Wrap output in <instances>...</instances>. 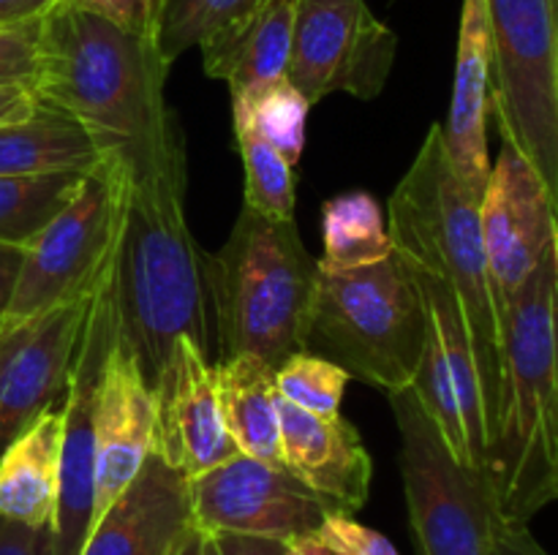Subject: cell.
Returning <instances> with one entry per match:
<instances>
[{"mask_svg": "<svg viewBox=\"0 0 558 555\" xmlns=\"http://www.w3.org/2000/svg\"><path fill=\"white\" fill-rule=\"evenodd\" d=\"M234 125V139L245 169V207L272 221L294 218V169L243 123Z\"/></svg>", "mask_w": 558, "mask_h": 555, "instance_id": "obj_27", "label": "cell"}, {"mask_svg": "<svg viewBox=\"0 0 558 555\" xmlns=\"http://www.w3.org/2000/svg\"><path fill=\"white\" fill-rule=\"evenodd\" d=\"M311 107L314 103L287 76H281L248 96L232 98V123L254 128L294 169L305 150V123Z\"/></svg>", "mask_w": 558, "mask_h": 555, "instance_id": "obj_25", "label": "cell"}, {"mask_svg": "<svg viewBox=\"0 0 558 555\" xmlns=\"http://www.w3.org/2000/svg\"><path fill=\"white\" fill-rule=\"evenodd\" d=\"M205 270L213 362L256 357L278 370L305 351L319 259L305 248L294 218L272 221L243 207L227 243L207 254Z\"/></svg>", "mask_w": 558, "mask_h": 555, "instance_id": "obj_5", "label": "cell"}, {"mask_svg": "<svg viewBox=\"0 0 558 555\" xmlns=\"http://www.w3.org/2000/svg\"><path fill=\"white\" fill-rule=\"evenodd\" d=\"M202 555H218L216 544H213V539L207 536V533H205V553H202Z\"/></svg>", "mask_w": 558, "mask_h": 555, "instance_id": "obj_41", "label": "cell"}, {"mask_svg": "<svg viewBox=\"0 0 558 555\" xmlns=\"http://www.w3.org/2000/svg\"><path fill=\"white\" fill-rule=\"evenodd\" d=\"M298 0H267L254 14L199 44L205 74L240 98L287 76Z\"/></svg>", "mask_w": 558, "mask_h": 555, "instance_id": "obj_20", "label": "cell"}, {"mask_svg": "<svg viewBox=\"0 0 558 555\" xmlns=\"http://www.w3.org/2000/svg\"><path fill=\"white\" fill-rule=\"evenodd\" d=\"M93 292L27 319L0 321V452L65 397Z\"/></svg>", "mask_w": 558, "mask_h": 555, "instance_id": "obj_14", "label": "cell"}, {"mask_svg": "<svg viewBox=\"0 0 558 555\" xmlns=\"http://www.w3.org/2000/svg\"><path fill=\"white\" fill-rule=\"evenodd\" d=\"M216 544L218 555H287V542L267 536H245V533H207Z\"/></svg>", "mask_w": 558, "mask_h": 555, "instance_id": "obj_35", "label": "cell"}, {"mask_svg": "<svg viewBox=\"0 0 558 555\" xmlns=\"http://www.w3.org/2000/svg\"><path fill=\"white\" fill-rule=\"evenodd\" d=\"M38 22L0 27V87L27 85L36 74Z\"/></svg>", "mask_w": 558, "mask_h": 555, "instance_id": "obj_31", "label": "cell"}, {"mask_svg": "<svg viewBox=\"0 0 558 555\" xmlns=\"http://www.w3.org/2000/svg\"><path fill=\"white\" fill-rule=\"evenodd\" d=\"M76 3L118 22L125 30L158 38V22L169 0H76Z\"/></svg>", "mask_w": 558, "mask_h": 555, "instance_id": "obj_32", "label": "cell"}, {"mask_svg": "<svg viewBox=\"0 0 558 555\" xmlns=\"http://www.w3.org/2000/svg\"><path fill=\"white\" fill-rule=\"evenodd\" d=\"M58 0H0V27L38 22Z\"/></svg>", "mask_w": 558, "mask_h": 555, "instance_id": "obj_36", "label": "cell"}, {"mask_svg": "<svg viewBox=\"0 0 558 555\" xmlns=\"http://www.w3.org/2000/svg\"><path fill=\"white\" fill-rule=\"evenodd\" d=\"M101 150L71 114L38 101L27 118L0 123V177L93 172Z\"/></svg>", "mask_w": 558, "mask_h": 555, "instance_id": "obj_23", "label": "cell"}, {"mask_svg": "<svg viewBox=\"0 0 558 555\" xmlns=\"http://www.w3.org/2000/svg\"><path fill=\"white\" fill-rule=\"evenodd\" d=\"M281 466L338 511L363 509L374 479V460L347 417L322 419L278 397Z\"/></svg>", "mask_w": 558, "mask_h": 555, "instance_id": "obj_18", "label": "cell"}, {"mask_svg": "<svg viewBox=\"0 0 558 555\" xmlns=\"http://www.w3.org/2000/svg\"><path fill=\"white\" fill-rule=\"evenodd\" d=\"M169 60L156 36L125 30L76 0H58L38 20V101L71 114L125 177L185 166L183 131L163 96Z\"/></svg>", "mask_w": 558, "mask_h": 555, "instance_id": "obj_1", "label": "cell"}, {"mask_svg": "<svg viewBox=\"0 0 558 555\" xmlns=\"http://www.w3.org/2000/svg\"><path fill=\"white\" fill-rule=\"evenodd\" d=\"M185 185L189 169L125 183L123 221L109 264L118 341L129 348L150 386L183 337L213 362L207 250H202L185 221Z\"/></svg>", "mask_w": 558, "mask_h": 555, "instance_id": "obj_2", "label": "cell"}, {"mask_svg": "<svg viewBox=\"0 0 558 555\" xmlns=\"http://www.w3.org/2000/svg\"><path fill=\"white\" fill-rule=\"evenodd\" d=\"M47 531L0 517V555H47Z\"/></svg>", "mask_w": 558, "mask_h": 555, "instance_id": "obj_33", "label": "cell"}, {"mask_svg": "<svg viewBox=\"0 0 558 555\" xmlns=\"http://www.w3.org/2000/svg\"><path fill=\"white\" fill-rule=\"evenodd\" d=\"M490 25L485 0H463L458 27L456 79L447 123L441 125L447 156L469 194L483 199L490 174Z\"/></svg>", "mask_w": 558, "mask_h": 555, "instance_id": "obj_19", "label": "cell"}, {"mask_svg": "<svg viewBox=\"0 0 558 555\" xmlns=\"http://www.w3.org/2000/svg\"><path fill=\"white\" fill-rule=\"evenodd\" d=\"M332 555H398L396 544L385 533L363 526L347 511H332L314 533Z\"/></svg>", "mask_w": 558, "mask_h": 555, "instance_id": "obj_30", "label": "cell"}, {"mask_svg": "<svg viewBox=\"0 0 558 555\" xmlns=\"http://www.w3.org/2000/svg\"><path fill=\"white\" fill-rule=\"evenodd\" d=\"M118 245V243H114ZM112 264V259H109ZM109 264L87 308L85 330L71 365L65 390V433L60 457V488L47 555H80L96 520V441H93V400L98 375L109 348L118 341V326L109 299Z\"/></svg>", "mask_w": 558, "mask_h": 555, "instance_id": "obj_12", "label": "cell"}, {"mask_svg": "<svg viewBox=\"0 0 558 555\" xmlns=\"http://www.w3.org/2000/svg\"><path fill=\"white\" fill-rule=\"evenodd\" d=\"M352 375L341 365L314 351H298L276 370V390L292 406L330 419L341 414V400Z\"/></svg>", "mask_w": 558, "mask_h": 555, "instance_id": "obj_29", "label": "cell"}, {"mask_svg": "<svg viewBox=\"0 0 558 555\" xmlns=\"http://www.w3.org/2000/svg\"><path fill=\"white\" fill-rule=\"evenodd\" d=\"M428 337L423 294L407 261L387 259L357 270L319 264L305 351L341 365L352 379L396 395L412 386Z\"/></svg>", "mask_w": 558, "mask_h": 555, "instance_id": "obj_6", "label": "cell"}, {"mask_svg": "<svg viewBox=\"0 0 558 555\" xmlns=\"http://www.w3.org/2000/svg\"><path fill=\"white\" fill-rule=\"evenodd\" d=\"M287 555H332L316 536H300L287 542Z\"/></svg>", "mask_w": 558, "mask_h": 555, "instance_id": "obj_39", "label": "cell"}, {"mask_svg": "<svg viewBox=\"0 0 558 555\" xmlns=\"http://www.w3.org/2000/svg\"><path fill=\"white\" fill-rule=\"evenodd\" d=\"M480 232L505 330L510 305L558 243L548 188L532 163L510 145L501 147L496 163H490L480 199Z\"/></svg>", "mask_w": 558, "mask_h": 555, "instance_id": "obj_13", "label": "cell"}, {"mask_svg": "<svg viewBox=\"0 0 558 555\" xmlns=\"http://www.w3.org/2000/svg\"><path fill=\"white\" fill-rule=\"evenodd\" d=\"M485 473L505 522L558 501V243L505 316V354Z\"/></svg>", "mask_w": 558, "mask_h": 555, "instance_id": "obj_3", "label": "cell"}, {"mask_svg": "<svg viewBox=\"0 0 558 555\" xmlns=\"http://www.w3.org/2000/svg\"><path fill=\"white\" fill-rule=\"evenodd\" d=\"M22 256H25V248L20 245L0 243V319H3L5 308H9L11 292H14L16 275H20Z\"/></svg>", "mask_w": 558, "mask_h": 555, "instance_id": "obj_38", "label": "cell"}, {"mask_svg": "<svg viewBox=\"0 0 558 555\" xmlns=\"http://www.w3.org/2000/svg\"><path fill=\"white\" fill-rule=\"evenodd\" d=\"M156 397L136 359L120 341L112 343L98 375L93 400L96 441V520L134 482L153 452ZM93 520V522H96Z\"/></svg>", "mask_w": 558, "mask_h": 555, "instance_id": "obj_16", "label": "cell"}, {"mask_svg": "<svg viewBox=\"0 0 558 555\" xmlns=\"http://www.w3.org/2000/svg\"><path fill=\"white\" fill-rule=\"evenodd\" d=\"M387 221L398 256L441 278L461 305L490 433L499 403L505 330L480 232V199L458 180L439 123L430 125L412 166L392 190Z\"/></svg>", "mask_w": 558, "mask_h": 555, "instance_id": "obj_4", "label": "cell"}, {"mask_svg": "<svg viewBox=\"0 0 558 555\" xmlns=\"http://www.w3.org/2000/svg\"><path fill=\"white\" fill-rule=\"evenodd\" d=\"M218 406L240 455L281 466V411L276 368L256 357L213 362Z\"/></svg>", "mask_w": 558, "mask_h": 555, "instance_id": "obj_22", "label": "cell"}, {"mask_svg": "<svg viewBox=\"0 0 558 555\" xmlns=\"http://www.w3.org/2000/svg\"><path fill=\"white\" fill-rule=\"evenodd\" d=\"M490 114L548 188L558 223V0H485Z\"/></svg>", "mask_w": 558, "mask_h": 555, "instance_id": "obj_7", "label": "cell"}, {"mask_svg": "<svg viewBox=\"0 0 558 555\" xmlns=\"http://www.w3.org/2000/svg\"><path fill=\"white\" fill-rule=\"evenodd\" d=\"M488 555H550L537 539L532 536L529 526H515V522H499L490 542Z\"/></svg>", "mask_w": 558, "mask_h": 555, "instance_id": "obj_34", "label": "cell"}, {"mask_svg": "<svg viewBox=\"0 0 558 555\" xmlns=\"http://www.w3.org/2000/svg\"><path fill=\"white\" fill-rule=\"evenodd\" d=\"M398 38L365 0H298L287 79L319 103L332 92L371 101L385 90Z\"/></svg>", "mask_w": 558, "mask_h": 555, "instance_id": "obj_10", "label": "cell"}, {"mask_svg": "<svg viewBox=\"0 0 558 555\" xmlns=\"http://www.w3.org/2000/svg\"><path fill=\"white\" fill-rule=\"evenodd\" d=\"M202 553H205V533L194 531L183 544H180L174 555H202Z\"/></svg>", "mask_w": 558, "mask_h": 555, "instance_id": "obj_40", "label": "cell"}, {"mask_svg": "<svg viewBox=\"0 0 558 555\" xmlns=\"http://www.w3.org/2000/svg\"><path fill=\"white\" fill-rule=\"evenodd\" d=\"M267 0H169L158 22V49L169 63L216 33L254 14Z\"/></svg>", "mask_w": 558, "mask_h": 555, "instance_id": "obj_28", "label": "cell"}, {"mask_svg": "<svg viewBox=\"0 0 558 555\" xmlns=\"http://www.w3.org/2000/svg\"><path fill=\"white\" fill-rule=\"evenodd\" d=\"M87 172H54L36 177H0V243L25 248L49 218L74 196Z\"/></svg>", "mask_w": 558, "mask_h": 555, "instance_id": "obj_26", "label": "cell"}, {"mask_svg": "<svg viewBox=\"0 0 558 555\" xmlns=\"http://www.w3.org/2000/svg\"><path fill=\"white\" fill-rule=\"evenodd\" d=\"M38 98L27 85H9L0 87V123H11V120L27 118L36 109Z\"/></svg>", "mask_w": 558, "mask_h": 555, "instance_id": "obj_37", "label": "cell"}, {"mask_svg": "<svg viewBox=\"0 0 558 555\" xmlns=\"http://www.w3.org/2000/svg\"><path fill=\"white\" fill-rule=\"evenodd\" d=\"M125 172L104 158L25 245L20 275L0 321H20L85 297L101 281L123 221Z\"/></svg>", "mask_w": 558, "mask_h": 555, "instance_id": "obj_9", "label": "cell"}, {"mask_svg": "<svg viewBox=\"0 0 558 555\" xmlns=\"http://www.w3.org/2000/svg\"><path fill=\"white\" fill-rule=\"evenodd\" d=\"M189 488L194 526L202 533H245L292 542L314 536L325 517L338 511L283 466L240 452L202 477L189 479Z\"/></svg>", "mask_w": 558, "mask_h": 555, "instance_id": "obj_11", "label": "cell"}, {"mask_svg": "<svg viewBox=\"0 0 558 555\" xmlns=\"http://www.w3.org/2000/svg\"><path fill=\"white\" fill-rule=\"evenodd\" d=\"M556 495H558V490H556Z\"/></svg>", "mask_w": 558, "mask_h": 555, "instance_id": "obj_42", "label": "cell"}, {"mask_svg": "<svg viewBox=\"0 0 558 555\" xmlns=\"http://www.w3.org/2000/svg\"><path fill=\"white\" fill-rule=\"evenodd\" d=\"M322 237L325 254L319 264L327 270H357L387 259L396 250L381 205L365 190H349L325 201Z\"/></svg>", "mask_w": 558, "mask_h": 555, "instance_id": "obj_24", "label": "cell"}, {"mask_svg": "<svg viewBox=\"0 0 558 555\" xmlns=\"http://www.w3.org/2000/svg\"><path fill=\"white\" fill-rule=\"evenodd\" d=\"M194 531L189 479L150 452L134 482L93 522L80 555H174Z\"/></svg>", "mask_w": 558, "mask_h": 555, "instance_id": "obj_17", "label": "cell"}, {"mask_svg": "<svg viewBox=\"0 0 558 555\" xmlns=\"http://www.w3.org/2000/svg\"><path fill=\"white\" fill-rule=\"evenodd\" d=\"M156 424L153 455L172 471L196 479L238 455L218 406L213 362L191 341H178L167 368L153 384Z\"/></svg>", "mask_w": 558, "mask_h": 555, "instance_id": "obj_15", "label": "cell"}, {"mask_svg": "<svg viewBox=\"0 0 558 555\" xmlns=\"http://www.w3.org/2000/svg\"><path fill=\"white\" fill-rule=\"evenodd\" d=\"M387 400L401 433V477L420 555H488L505 522L488 473L452 455L412 390Z\"/></svg>", "mask_w": 558, "mask_h": 555, "instance_id": "obj_8", "label": "cell"}, {"mask_svg": "<svg viewBox=\"0 0 558 555\" xmlns=\"http://www.w3.org/2000/svg\"><path fill=\"white\" fill-rule=\"evenodd\" d=\"M63 433L65 397L44 408L0 452V517L49 533L58 506Z\"/></svg>", "mask_w": 558, "mask_h": 555, "instance_id": "obj_21", "label": "cell"}]
</instances>
